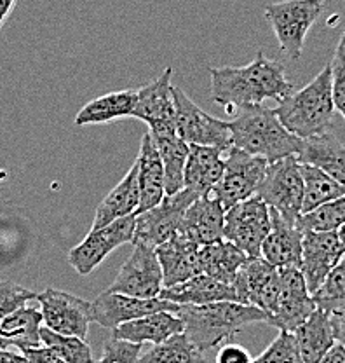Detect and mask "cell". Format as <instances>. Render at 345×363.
Wrapping results in <instances>:
<instances>
[{
    "label": "cell",
    "instance_id": "obj_9",
    "mask_svg": "<svg viewBox=\"0 0 345 363\" xmlns=\"http://www.w3.org/2000/svg\"><path fill=\"white\" fill-rule=\"evenodd\" d=\"M174 126L178 135L194 145L218 147L227 152L232 147V133L229 123L211 117L185 94L183 89L173 86Z\"/></svg>",
    "mask_w": 345,
    "mask_h": 363
},
{
    "label": "cell",
    "instance_id": "obj_37",
    "mask_svg": "<svg viewBox=\"0 0 345 363\" xmlns=\"http://www.w3.org/2000/svg\"><path fill=\"white\" fill-rule=\"evenodd\" d=\"M317 308L328 313L342 311L345 309V255L336 267L329 272L319 290L312 295Z\"/></svg>",
    "mask_w": 345,
    "mask_h": 363
},
{
    "label": "cell",
    "instance_id": "obj_3",
    "mask_svg": "<svg viewBox=\"0 0 345 363\" xmlns=\"http://www.w3.org/2000/svg\"><path fill=\"white\" fill-rule=\"evenodd\" d=\"M232 145L248 154L267 159L268 164L302 152L303 140L290 133L274 111L264 105L239 107L237 116L229 121Z\"/></svg>",
    "mask_w": 345,
    "mask_h": 363
},
{
    "label": "cell",
    "instance_id": "obj_31",
    "mask_svg": "<svg viewBox=\"0 0 345 363\" xmlns=\"http://www.w3.org/2000/svg\"><path fill=\"white\" fill-rule=\"evenodd\" d=\"M136 107V91L124 89L103 94L87 101L75 116V126H89V124H105L115 119L132 116Z\"/></svg>",
    "mask_w": 345,
    "mask_h": 363
},
{
    "label": "cell",
    "instance_id": "obj_12",
    "mask_svg": "<svg viewBox=\"0 0 345 363\" xmlns=\"http://www.w3.org/2000/svg\"><path fill=\"white\" fill-rule=\"evenodd\" d=\"M164 289V274L155 248L132 243V252L108 286V292L154 298Z\"/></svg>",
    "mask_w": 345,
    "mask_h": 363
},
{
    "label": "cell",
    "instance_id": "obj_36",
    "mask_svg": "<svg viewBox=\"0 0 345 363\" xmlns=\"http://www.w3.org/2000/svg\"><path fill=\"white\" fill-rule=\"evenodd\" d=\"M345 224V194L321 204L316 210L303 213L297 225L302 233L307 230H339Z\"/></svg>",
    "mask_w": 345,
    "mask_h": 363
},
{
    "label": "cell",
    "instance_id": "obj_20",
    "mask_svg": "<svg viewBox=\"0 0 345 363\" xmlns=\"http://www.w3.org/2000/svg\"><path fill=\"white\" fill-rule=\"evenodd\" d=\"M164 274V286H173L203 274L200 269V245L176 233L155 248Z\"/></svg>",
    "mask_w": 345,
    "mask_h": 363
},
{
    "label": "cell",
    "instance_id": "obj_45",
    "mask_svg": "<svg viewBox=\"0 0 345 363\" xmlns=\"http://www.w3.org/2000/svg\"><path fill=\"white\" fill-rule=\"evenodd\" d=\"M317 363H345V346L342 342H335V346L324 354Z\"/></svg>",
    "mask_w": 345,
    "mask_h": 363
},
{
    "label": "cell",
    "instance_id": "obj_49",
    "mask_svg": "<svg viewBox=\"0 0 345 363\" xmlns=\"http://www.w3.org/2000/svg\"><path fill=\"white\" fill-rule=\"evenodd\" d=\"M7 179V172H4V169H0V182H4Z\"/></svg>",
    "mask_w": 345,
    "mask_h": 363
},
{
    "label": "cell",
    "instance_id": "obj_48",
    "mask_svg": "<svg viewBox=\"0 0 345 363\" xmlns=\"http://www.w3.org/2000/svg\"><path fill=\"white\" fill-rule=\"evenodd\" d=\"M336 233H339V238H340V241H342V245L345 247V224L340 227L339 230H336Z\"/></svg>",
    "mask_w": 345,
    "mask_h": 363
},
{
    "label": "cell",
    "instance_id": "obj_5",
    "mask_svg": "<svg viewBox=\"0 0 345 363\" xmlns=\"http://www.w3.org/2000/svg\"><path fill=\"white\" fill-rule=\"evenodd\" d=\"M323 11L324 0H283L265 7V20L291 62L300 60L307 33Z\"/></svg>",
    "mask_w": 345,
    "mask_h": 363
},
{
    "label": "cell",
    "instance_id": "obj_28",
    "mask_svg": "<svg viewBox=\"0 0 345 363\" xmlns=\"http://www.w3.org/2000/svg\"><path fill=\"white\" fill-rule=\"evenodd\" d=\"M302 358L305 363H317L335 346L336 337L332 325V313L317 308L293 332Z\"/></svg>",
    "mask_w": 345,
    "mask_h": 363
},
{
    "label": "cell",
    "instance_id": "obj_25",
    "mask_svg": "<svg viewBox=\"0 0 345 363\" xmlns=\"http://www.w3.org/2000/svg\"><path fill=\"white\" fill-rule=\"evenodd\" d=\"M159 297L166 301L176 302V304H211L220 301H236L241 302L239 295L232 285L218 281L206 274H197L194 278L173 286H164Z\"/></svg>",
    "mask_w": 345,
    "mask_h": 363
},
{
    "label": "cell",
    "instance_id": "obj_18",
    "mask_svg": "<svg viewBox=\"0 0 345 363\" xmlns=\"http://www.w3.org/2000/svg\"><path fill=\"white\" fill-rule=\"evenodd\" d=\"M171 77L173 68L166 67L159 77L136 91V107L131 117L149 124L150 133L176 130Z\"/></svg>",
    "mask_w": 345,
    "mask_h": 363
},
{
    "label": "cell",
    "instance_id": "obj_21",
    "mask_svg": "<svg viewBox=\"0 0 345 363\" xmlns=\"http://www.w3.org/2000/svg\"><path fill=\"white\" fill-rule=\"evenodd\" d=\"M271 208V206H268ZM302 240L303 233L297 224H291L271 208V233L261 245V257L276 266L283 267H302Z\"/></svg>",
    "mask_w": 345,
    "mask_h": 363
},
{
    "label": "cell",
    "instance_id": "obj_1",
    "mask_svg": "<svg viewBox=\"0 0 345 363\" xmlns=\"http://www.w3.org/2000/svg\"><path fill=\"white\" fill-rule=\"evenodd\" d=\"M211 98L232 113L236 107L261 105L267 100L281 101L295 91L284 74V67L265 58L264 51L244 67L210 68Z\"/></svg>",
    "mask_w": 345,
    "mask_h": 363
},
{
    "label": "cell",
    "instance_id": "obj_29",
    "mask_svg": "<svg viewBox=\"0 0 345 363\" xmlns=\"http://www.w3.org/2000/svg\"><path fill=\"white\" fill-rule=\"evenodd\" d=\"M43 313L37 308H23L0 320V347H18L25 351L43 344L40 328H43Z\"/></svg>",
    "mask_w": 345,
    "mask_h": 363
},
{
    "label": "cell",
    "instance_id": "obj_24",
    "mask_svg": "<svg viewBox=\"0 0 345 363\" xmlns=\"http://www.w3.org/2000/svg\"><path fill=\"white\" fill-rule=\"evenodd\" d=\"M136 162H138L140 204L135 215H138L154 208L166 196L164 166H162V159L159 156V150L150 133L143 135L142 149H140Z\"/></svg>",
    "mask_w": 345,
    "mask_h": 363
},
{
    "label": "cell",
    "instance_id": "obj_13",
    "mask_svg": "<svg viewBox=\"0 0 345 363\" xmlns=\"http://www.w3.org/2000/svg\"><path fill=\"white\" fill-rule=\"evenodd\" d=\"M242 304H251L274 315L281 295V272L264 257H248L232 283Z\"/></svg>",
    "mask_w": 345,
    "mask_h": 363
},
{
    "label": "cell",
    "instance_id": "obj_41",
    "mask_svg": "<svg viewBox=\"0 0 345 363\" xmlns=\"http://www.w3.org/2000/svg\"><path fill=\"white\" fill-rule=\"evenodd\" d=\"M142 344L123 339H108L103 346V354L94 363H138L142 357Z\"/></svg>",
    "mask_w": 345,
    "mask_h": 363
},
{
    "label": "cell",
    "instance_id": "obj_43",
    "mask_svg": "<svg viewBox=\"0 0 345 363\" xmlns=\"http://www.w3.org/2000/svg\"><path fill=\"white\" fill-rule=\"evenodd\" d=\"M21 353L25 354L28 363H65L56 354V351H52L45 344H40L37 347H28V350L21 351Z\"/></svg>",
    "mask_w": 345,
    "mask_h": 363
},
{
    "label": "cell",
    "instance_id": "obj_2",
    "mask_svg": "<svg viewBox=\"0 0 345 363\" xmlns=\"http://www.w3.org/2000/svg\"><path fill=\"white\" fill-rule=\"evenodd\" d=\"M176 315L183 320V334L203 353L229 342L248 325L261 321L267 323V313L256 306L236 301H220L200 306L180 304Z\"/></svg>",
    "mask_w": 345,
    "mask_h": 363
},
{
    "label": "cell",
    "instance_id": "obj_38",
    "mask_svg": "<svg viewBox=\"0 0 345 363\" xmlns=\"http://www.w3.org/2000/svg\"><path fill=\"white\" fill-rule=\"evenodd\" d=\"M253 363H305L291 332L279 330L278 337Z\"/></svg>",
    "mask_w": 345,
    "mask_h": 363
},
{
    "label": "cell",
    "instance_id": "obj_14",
    "mask_svg": "<svg viewBox=\"0 0 345 363\" xmlns=\"http://www.w3.org/2000/svg\"><path fill=\"white\" fill-rule=\"evenodd\" d=\"M37 301L40 304L44 327L58 334L87 339L89 323L93 321L91 302L56 289H47L43 294H37Z\"/></svg>",
    "mask_w": 345,
    "mask_h": 363
},
{
    "label": "cell",
    "instance_id": "obj_19",
    "mask_svg": "<svg viewBox=\"0 0 345 363\" xmlns=\"http://www.w3.org/2000/svg\"><path fill=\"white\" fill-rule=\"evenodd\" d=\"M225 208L213 194L199 196L185 211L178 233L196 241L197 245H210L225 240Z\"/></svg>",
    "mask_w": 345,
    "mask_h": 363
},
{
    "label": "cell",
    "instance_id": "obj_6",
    "mask_svg": "<svg viewBox=\"0 0 345 363\" xmlns=\"http://www.w3.org/2000/svg\"><path fill=\"white\" fill-rule=\"evenodd\" d=\"M256 196L279 211L281 217L297 224L303 204V179L298 157L290 156L271 162Z\"/></svg>",
    "mask_w": 345,
    "mask_h": 363
},
{
    "label": "cell",
    "instance_id": "obj_47",
    "mask_svg": "<svg viewBox=\"0 0 345 363\" xmlns=\"http://www.w3.org/2000/svg\"><path fill=\"white\" fill-rule=\"evenodd\" d=\"M14 6H16V0H0V28L7 21L9 14L13 13Z\"/></svg>",
    "mask_w": 345,
    "mask_h": 363
},
{
    "label": "cell",
    "instance_id": "obj_17",
    "mask_svg": "<svg viewBox=\"0 0 345 363\" xmlns=\"http://www.w3.org/2000/svg\"><path fill=\"white\" fill-rule=\"evenodd\" d=\"M91 304H93V321H96L101 327L110 328V330L126 323V321L150 315V313H178V309H180V304L161 297L142 298L126 294L108 292V290L98 295Z\"/></svg>",
    "mask_w": 345,
    "mask_h": 363
},
{
    "label": "cell",
    "instance_id": "obj_34",
    "mask_svg": "<svg viewBox=\"0 0 345 363\" xmlns=\"http://www.w3.org/2000/svg\"><path fill=\"white\" fill-rule=\"evenodd\" d=\"M138 363H208V360L203 351L181 332L164 342L154 344L149 351L142 353Z\"/></svg>",
    "mask_w": 345,
    "mask_h": 363
},
{
    "label": "cell",
    "instance_id": "obj_7",
    "mask_svg": "<svg viewBox=\"0 0 345 363\" xmlns=\"http://www.w3.org/2000/svg\"><path fill=\"white\" fill-rule=\"evenodd\" d=\"M225 154L223 175L213 187L211 194L223 204L225 210H229L234 204L256 194L267 172L268 161L248 154L236 145L230 147Z\"/></svg>",
    "mask_w": 345,
    "mask_h": 363
},
{
    "label": "cell",
    "instance_id": "obj_44",
    "mask_svg": "<svg viewBox=\"0 0 345 363\" xmlns=\"http://www.w3.org/2000/svg\"><path fill=\"white\" fill-rule=\"evenodd\" d=\"M332 325L335 332L336 342H342L345 346V309L332 313Z\"/></svg>",
    "mask_w": 345,
    "mask_h": 363
},
{
    "label": "cell",
    "instance_id": "obj_11",
    "mask_svg": "<svg viewBox=\"0 0 345 363\" xmlns=\"http://www.w3.org/2000/svg\"><path fill=\"white\" fill-rule=\"evenodd\" d=\"M136 215L117 218L100 229H91L82 243L70 250V266L81 276L89 274L103 262L115 248L132 243Z\"/></svg>",
    "mask_w": 345,
    "mask_h": 363
},
{
    "label": "cell",
    "instance_id": "obj_15",
    "mask_svg": "<svg viewBox=\"0 0 345 363\" xmlns=\"http://www.w3.org/2000/svg\"><path fill=\"white\" fill-rule=\"evenodd\" d=\"M345 255V247L336 230H307L302 240V274L310 294L323 286L329 272Z\"/></svg>",
    "mask_w": 345,
    "mask_h": 363
},
{
    "label": "cell",
    "instance_id": "obj_33",
    "mask_svg": "<svg viewBox=\"0 0 345 363\" xmlns=\"http://www.w3.org/2000/svg\"><path fill=\"white\" fill-rule=\"evenodd\" d=\"M303 179V204L302 215L316 210L321 204L332 201L345 194V185L333 180L328 173L309 162H300Z\"/></svg>",
    "mask_w": 345,
    "mask_h": 363
},
{
    "label": "cell",
    "instance_id": "obj_46",
    "mask_svg": "<svg viewBox=\"0 0 345 363\" xmlns=\"http://www.w3.org/2000/svg\"><path fill=\"white\" fill-rule=\"evenodd\" d=\"M0 363H28V360L25 358V354L14 353V351L9 350H2L0 347Z\"/></svg>",
    "mask_w": 345,
    "mask_h": 363
},
{
    "label": "cell",
    "instance_id": "obj_8",
    "mask_svg": "<svg viewBox=\"0 0 345 363\" xmlns=\"http://www.w3.org/2000/svg\"><path fill=\"white\" fill-rule=\"evenodd\" d=\"M268 233H271V208L260 196H251L225 211L223 236L248 257L261 255V245Z\"/></svg>",
    "mask_w": 345,
    "mask_h": 363
},
{
    "label": "cell",
    "instance_id": "obj_16",
    "mask_svg": "<svg viewBox=\"0 0 345 363\" xmlns=\"http://www.w3.org/2000/svg\"><path fill=\"white\" fill-rule=\"evenodd\" d=\"M281 272V295L274 315L267 318V323L279 330L293 334L298 327L317 309L312 294L309 292L305 278L297 267H283Z\"/></svg>",
    "mask_w": 345,
    "mask_h": 363
},
{
    "label": "cell",
    "instance_id": "obj_35",
    "mask_svg": "<svg viewBox=\"0 0 345 363\" xmlns=\"http://www.w3.org/2000/svg\"><path fill=\"white\" fill-rule=\"evenodd\" d=\"M40 339H43V344L56 351V354L65 363H94L91 346L86 339L77 337V335L58 334L47 327L40 328Z\"/></svg>",
    "mask_w": 345,
    "mask_h": 363
},
{
    "label": "cell",
    "instance_id": "obj_40",
    "mask_svg": "<svg viewBox=\"0 0 345 363\" xmlns=\"http://www.w3.org/2000/svg\"><path fill=\"white\" fill-rule=\"evenodd\" d=\"M33 298H37V294L32 290L25 289L18 283L0 279V320L26 306V302L33 301Z\"/></svg>",
    "mask_w": 345,
    "mask_h": 363
},
{
    "label": "cell",
    "instance_id": "obj_22",
    "mask_svg": "<svg viewBox=\"0 0 345 363\" xmlns=\"http://www.w3.org/2000/svg\"><path fill=\"white\" fill-rule=\"evenodd\" d=\"M183 330V320L176 313L157 311L119 325L112 330V337L140 344H159L164 342L171 335L181 334Z\"/></svg>",
    "mask_w": 345,
    "mask_h": 363
},
{
    "label": "cell",
    "instance_id": "obj_30",
    "mask_svg": "<svg viewBox=\"0 0 345 363\" xmlns=\"http://www.w3.org/2000/svg\"><path fill=\"white\" fill-rule=\"evenodd\" d=\"M298 161L317 166L333 180L345 185V145L333 135L324 133L303 140Z\"/></svg>",
    "mask_w": 345,
    "mask_h": 363
},
{
    "label": "cell",
    "instance_id": "obj_32",
    "mask_svg": "<svg viewBox=\"0 0 345 363\" xmlns=\"http://www.w3.org/2000/svg\"><path fill=\"white\" fill-rule=\"evenodd\" d=\"M248 259L242 250L227 240L200 247V269L203 274L211 276L218 281L232 285L244 260Z\"/></svg>",
    "mask_w": 345,
    "mask_h": 363
},
{
    "label": "cell",
    "instance_id": "obj_26",
    "mask_svg": "<svg viewBox=\"0 0 345 363\" xmlns=\"http://www.w3.org/2000/svg\"><path fill=\"white\" fill-rule=\"evenodd\" d=\"M140 204V184H138V162L132 164V168L126 173L123 180L108 192L107 198L103 199L96 208V215L91 229H100V227L108 225L110 222L117 218L135 215Z\"/></svg>",
    "mask_w": 345,
    "mask_h": 363
},
{
    "label": "cell",
    "instance_id": "obj_27",
    "mask_svg": "<svg viewBox=\"0 0 345 363\" xmlns=\"http://www.w3.org/2000/svg\"><path fill=\"white\" fill-rule=\"evenodd\" d=\"M150 136L162 159V166H164L166 196H173L183 191L188 143L178 135L176 130L157 131V133H150Z\"/></svg>",
    "mask_w": 345,
    "mask_h": 363
},
{
    "label": "cell",
    "instance_id": "obj_42",
    "mask_svg": "<svg viewBox=\"0 0 345 363\" xmlns=\"http://www.w3.org/2000/svg\"><path fill=\"white\" fill-rule=\"evenodd\" d=\"M215 363H253V358L241 344L225 342L216 353Z\"/></svg>",
    "mask_w": 345,
    "mask_h": 363
},
{
    "label": "cell",
    "instance_id": "obj_39",
    "mask_svg": "<svg viewBox=\"0 0 345 363\" xmlns=\"http://www.w3.org/2000/svg\"><path fill=\"white\" fill-rule=\"evenodd\" d=\"M329 68H332L333 101H335V108L345 121V30L336 44L335 52H333Z\"/></svg>",
    "mask_w": 345,
    "mask_h": 363
},
{
    "label": "cell",
    "instance_id": "obj_23",
    "mask_svg": "<svg viewBox=\"0 0 345 363\" xmlns=\"http://www.w3.org/2000/svg\"><path fill=\"white\" fill-rule=\"evenodd\" d=\"M218 147L194 145L188 143V157L185 164V189H191L196 194H211L213 187L223 175V161Z\"/></svg>",
    "mask_w": 345,
    "mask_h": 363
},
{
    "label": "cell",
    "instance_id": "obj_10",
    "mask_svg": "<svg viewBox=\"0 0 345 363\" xmlns=\"http://www.w3.org/2000/svg\"><path fill=\"white\" fill-rule=\"evenodd\" d=\"M199 194L191 189L176 192L173 196H164L162 201L150 210L136 215V227L132 243H142L147 247L157 248L178 233L185 211Z\"/></svg>",
    "mask_w": 345,
    "mask_h": 363
},
{
    "label": "cell",
    "instance_id": "obj_4",
    "mask_svg": "<svg viewBox=\"0 0 345 363\" xmlns=\"http://www.w3.org/2000/svg\"><path fill=\"white\" fill-rule=\"evenodd\" d=\"M335 101L332 91V68L326 65L305 88L293 91L278 101L276 116L290 133L307 140L328 133L333 126Z\"/></svg>",
    "mask_w": 345,
    "mask_h": 363
}]
</instances>
